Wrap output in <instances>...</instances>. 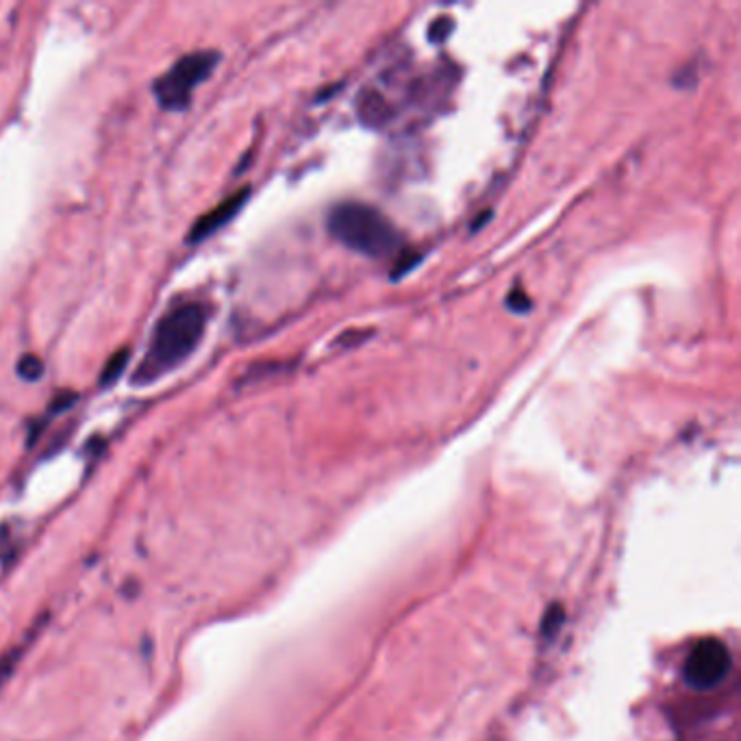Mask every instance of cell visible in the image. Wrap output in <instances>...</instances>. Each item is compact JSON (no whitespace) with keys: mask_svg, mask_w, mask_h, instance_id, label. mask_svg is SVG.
I'll list each match as a JSON object with an SVG mask.
<instances>
[{"mask_svg":"<svg viewBox=\"0 0 741 741\" xmlns=\"http://www.w3.org/2000/svg\"><path fill=\"white\" fill-rule=\"evenodd\" d=\"M207 327V311L198 302H186L166 313L150 340L147 359L136 372V385H147L183 363L197 350Z\"/></svg>","mask_w":741,"mask_h":741,"instance_id":"1","label":"cell"},{"mask_svg":"<svg viewBox=\"0 0 741 741\" xmlns=\"http://www.w3.org/2000/svg\"><path fill=\"white\" fill-rule=\"evenodd\" d=\"M248 194H250V190L244 188V190H240L238 194H233V197L222 200L218 207H213V209H211L209 213H204L202 218H198L197 222H194V227H192V231H190V236H188V242H190V244L202 242L204 238H209L211 233H216L220 227H224V224H227V222L242 209V204L248 200Z\"/></svg>","mask_w":741,"mask_h":741,"instance_id":"5","label":"cell"},{"mask_svg":"<svg viewBox=\"0 0 741 741\" xmlns=\"http://www.w3.org/2000/svg\"><path fill=\"white\" fill-rule=\"evenodd\" d=\"M220 54L216 50H198L181 57L163 77L154 81V97L168 111H181L190 104L192 94L213 72Z\"/></svg>","mask_w":741,"mask_h":741,"instance_id":"3","label":"cell"},{"mask_svg":"<svg viewBox=\"0 0 741 741\" xmlns=\"http://www.w3.org/2000/svg\"><path fill=\"white\" fill-rule=\"evenodd\" d=\"M731 652L715 638H707L695 643L683 665V679L692 690L718 688L731 670Z\"/></svg>","mask_w":741,"mask_h":741,"instance_id":"4","label":"cell"},{"mask_svg":"<svg viewBox=\"0 0 741 741\" xmlns=\"http://www.w3.org/2000/svg\"><path fill=\"white\" fill-rule=\"evenodd\" d=\"M329 233L352 252L383 259L392 257L402 238L385 213L363 202H340L327 218Z\"/></svg>","mask_w":741,"mask_h":741,"instance_id":"2","label":"cell"},{"mask_svg":"<svg viewBox=\"0 0 741 741\" xmlns=\"http://www.w3.org/2000/svg\"><path fill=\"white\" fill-rule=\"evenodd\" d=\"M18 374L27 381H38L44 374V363L36 354H27L18 361Z\"/></svg>","mask_w":741,"mask_h":741,"instance_id":"7","label":"cell"},{"mask_svg":"<svg viewBox=\"0 0 741 741\" xmlns=\"http://www.w3.org/2000/svg\"><path fill=\"white\" fill-rule=\"evenodd\" d=\"M531 298L527 297L520 288L518 290H511L509 292V297H507V307L511 309V311H515V313H527L529 309H531Z\"/></svg>","mask_w":741,"mask_h":741,"instance_id":"8","label":"cell"},{"mask_svg":"<svg viewBox=\"0 0 741 741\" xmlns=\"http://www.w3.org/2000/svg\"><path fill=\"white\" fill-rule=\"evenodd\" d=\"M450 29H452V22H450L448 18H440L438 22H433L429 36H431L433 42H442L444 38H448V31H450Z\"/></svg>","mask_w":741,"mask_h":741,"instance_id":"9","label":"cell"},{"mask_svg":"<svg viewBox=\"0 0 741 741\" xmlns=\"http://www.w3.org/2000/svg\"><path fill=\"white\" fill-rule=\"evenodd\" d=\"M129 357H131V352H129L127 348L118 350V352L107 361V366H104V370H102V374H100V385H111V383L122 374V370H124Z\"/></svg>","mask_w":741,"mask_h":741,"instance_id":"6","label":"cell"}]
</instances>
